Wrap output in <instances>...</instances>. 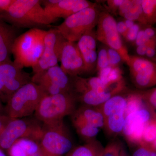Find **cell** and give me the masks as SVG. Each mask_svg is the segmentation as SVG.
Returning a JSON list of instances; mask_svg holds the SVG:
<instances>
[{
    "label": "cell",
    "mask_w": 156,
    "mask_h": 156,
    "mask_svg": "<svg viewBox=\"0 0 156 156\" xmlns=\"http://www.w3.org/2000/svg\"><path fill=\"white\" fill-rule=\"evenodd\" d=\"M104 148L101 142L95 139L73 148L66 156H101Z\"/></svg>",
    "instance_id": "obj_21"
},
{
    "label": "cell",
    "mask_w": 156,
    "mask_h": 156,
    "mask_svg": "<svg viewBox=\"0 0 156 156\" xmlns=\"http://www.w3.org/2000/svg\"><path fill=\"white\" fill-rule=\"evenodd\" d=\"M146 102L137 92H131L127 95V104L125 117L131 113L145 108Z\"/></svg>",
    "instance_id": "obj_24"
},
{
    "label": "cell",
    "mask_w": 156,
    "mask_h": 156,
    "mask_svg": "<svg viewBox=\"0 0 156 156\" xmlns=\"http://www.w3.org/2000/svg\"><path fill=\"white\" fill-rule=\"evenodd\" d=\"M156 138V126L154 118L147 124L143 136L142 142L139 146L149 147Z\"/></svg>",
    "instance_id": "obj_28"
},
{
    "label": "cell",
    "mask_w": 156,
    "mask_h": 156,
    "mask_svg": "<svg viewBox=\"0 0 156 156\" xmlns=\"http://www.w3.org/2000/svg\"><path fill=\"white\" fill-rule=\"evenodd\" d=\"M154 121L155 123L156 126V116L155 117H154Z\"/></svg>",
    "instance_id": "obj_51"
},
{
    "label": "cell",
    "mask_w": 156,
    "mask_h": 156,
    "mask_svg": "<svg viewBox=\"0 0 156 156\" xmlns=\"http://www.w3.org/2000/svg\"><path fill=\"white\" fill-rule=\"evenodd\" d=\"M77 101L73 93L46 95L35 112L36 118L44 124L60 122L65 117L72 114L76 108Z\"/></svg>",
    "instance_id": "obj_4"
},
{
    "label": "cell",
    "mask_w": 156,
    "mask_h": 156,
    "mask_svg": "<svg viewBox=\"0 0 156 156\" xmlns=\"http://www.w3.org/2000/svg\"><path fill=\"white\" fill-rule=\"evenodd\" d=\"M44 89L32 82L21 87L9 99L5 107V114L11 119H22L35 113L46 95Z\"/></svg>",
    "instance_id": "obj_3"
},
{
    "label": "cell",
    "mask_w": 156,
    "mask_h": 156,
    "mask_svg": "<svg viewBox=\"0 0 156 156\" xmlns=\"http://www.w3.org/2000/svg\"><path fill=\"white\" fill-rule=\"evenodd\" d=\"M38 120L28 119H11L0 136V148L9 150L18 140L23 138L39 142L43 131V126Z\"/></svg>",
    "instance_id": "obj_7"
},
{
    "label": "cell",
    "mask_w": 156,
    "mask_h": 156,
    "mask_svg": "<svg viewBox=\"0 0 156 156\" xmlns=\"http://www.w3.org/2000/svg\"><path fill=\"white\" fill-rule=\"evenodd\" d=\"M70 116L72 123H83L98 128H104V118L97 107L82 105L76 108Z\"/></svg>",
    "instance_id": "obj_17"
},
{
    "label": "cell",
    "mask_w": 156,
    "mask_h": 156,
    "mask_svg": "<svg viewBox=\"0 0 156 156\" xmlns=\"http://www.w3.org/2000/svg\"><path fill=\"white\" fill-rule=\"evenodd\" d=\"M16 38L13 29L0 23V45Z\"/></svg>",
    "instance_id": "obj_33"
},
{
    "label": "cell",
    "mask_w": 156,
    "mask_h": 156,
    "mask_svg": "<svg viewBox=\"0 0 156 156\" xmlns=\"http://www.w3.org/2000/svg\"><path fill=\"white\" fill-rule=\"evenodd\" d=\"M153 118L146 107L131 113L125 119L122 134L129 143L139 145L142 142L146 126Z\"/></svg>",
    "instance_id": "obj_12"
},
{
    "label": "cell",
    "mask_w": 156,
    "mask_h": 156,
    "mask_svg": "<svg viewBox=\"0 0 156 156\" xmlns=\"http://www.w3.org/2000/svg\"><path fill=\"white\" fill-rule=\"evenodd\" d=\"M107 48L108 54L109 66L112 67H119V66L121 63L122 62H124L121 55L116 50L108 47H107Z\"/></svg>",
    "instance_id": "obj_34"
},
{
    "label": "cell",
    "mask_w": 156,
    "mask_h": 156,
    "mask_svg": "<svg viewBox=\"0 0 156 156\" xmlns=\"http://www.w3.org/2000/svg\"><path fill=\"white\" fill-rule=\"evenodd\" d=\"M5 113V107L3 106L2 101L0 100V115L4 114Z\"/></svg>",
    "instance_id": "obj_47"
},
{
    "label": "cell",
    "mask_w": 156,
    "mask_h": 156,
    "mask_svg": "<svg viewBox=\"0 0 156 156\" xmlns=\"http://www.w3.org/2000/svg\"><path fill=\"white\" fill-rule=\"evenodd\" d=\"M59 62L62 69L71 77L86 73L83 60L76 42L66 40L62 45Z\"/></svg>",
    "instance_id": "obj_13"
},
{
    "label": "cell",
    "mask_w": 156,
    "mask_h": 156,
    "mask_svg": "<svg viewBox=\"0 0 156 156\" xmlns=\"http://www.w3.org/2000/svg\"><path fill=\"white\" fill-rule=\"evenodd\" d=\"M148 47V41L147 43L140 46L136 47V51L138 56L140 57L146 56V54L147 50Z\"/></svg>",
    "instance_id": "obj_44"
},
{
    "label": "cell",
    "mask_w": 156,
    "mask_h": 156,
    "mask_svg": "<svg viewBox=\"0 0 156 156\" xmlns=\"http://www.w3.org/2000/svg\"><path fill=\"white\" fill-rule=\"evenodd\" d=\"M141 6L147 25L156 23V0H141Z\"/></svg>",
    "instance_id": "obj_27"
},
{
    "label": "cell",
    "mask_w": 156,
    "mask_h": 156,
    "mask_svg": "<svg viewBox=\"0 0 156 156\" xmlns=\"http://www.w3.org/2000/svg\"><path fill=\"white\" fill-rule=\"evenodd\" d=\"M96 34L97 41L108 48L116 50L123 61L127 63L129 61L130 55L117 30V22L108 11L101 12Z\"/></svg>",
    "instance_id": "obj_8"
},
{
    "label": "cell",
    "mask_w": 156,
    "mask_h": 156,
    "mask_svg": "<svg viewBox=\"0 0 156 156\" xmlns=\"http://www.w3.org/2000/svg\"><path fill=\"white\" fill-rule=\"evenodd\" d=\"M71 78L72 93L75 96L92 90H105L109 87L106 86L98 76L84 78L76 76Z\"/></svg>",
    "instance_id": "obj_18"
},
{
    "label": "cell",
    "mask_w": 156,
    "mask_h": 156,
    "mask_svg": "<svg viewBox=\"0 0 156 156\" xmlns=\"http://www.w3.org/2000/svg\"><path fill=\"white\" fill-rule=\"evenodd\" d=\"M16 142L23 149L28 156L34 154L40 151L39 142L34 140L23 138L18 139Z\"/></svg>",
    "instance_id": "obj_29"
},
{
    "label": "cell",
    "mask_w": 156,
    "mask_h": 156,
    "mask_svg": "<svg viewBox=\"0 0 156 156\" xmlns=\"http://www.w3.org/2000/svg\"><path fill=\"white\" fill-rule=\"evenodd\" d=\"M108 66H109V62L107 48L106 47H103L99 49L98 53L96 70L98 72Z\"/></svg>",
    "instance_id": "obj_31"
},
{
    "label": "cell",
    "mask_w": 156,
    "mask_h": 156,
    "mask_svg": "<svg viewBox=\"0 0 156 156\" xmlns=\"http://www.w3.org/2000/svg\"><path fill=\"white\" fill-rule=\"evenodd\" d=\"M148 41L146 37L145 34H144V29L141 28L139 31L136 40L134 42V45L135 47L140 46V45L144 44L147 43Z\"/></svg>",
    "instance_id": "obj_40"
},
{
    "label": "cell",
    "mask_w": 156,
    "mask_h": 156,
    "mask_svg": "<svg viewBox=\"0 0 156 156\" xmlns=\"http://www.w3.org/2000/svg\"><path fill=\"white\" fill-rule=\"evenodd\" d=\"M76 131L81 138L87 142L95 140L99 131V128L83 123H73Z\"/></svg>",
    "instance_id": "obj_26"
},
{
    "label": "cell",
    "mask_w": 156,
    "mask_h": 156,
    "mask_svg": "<svg viewBox=\"0 0 156 156\" xmlns=\"http://www.w3.org/2000/svg\"><path fill=\"white\" fill-rule=\"evenodd\" d=\"M132 82L140 89H147L156 85V69L153 62L148 58L130 56L127 63Z\"/></svg>",
    "instance_id": "obj_11"
},
{
    "label": "cell",
    "mask_w": 156,
    "mask_h": 156,
    "mask_svg": "<svg viewBox=\"0 0 156 156\" xmlns=\"http://www.w3.org/2000/svg\"><path fill=\"white\" fill-rule=\"evenodd\" d=\"M31 82L40 86L48 95L72 93L71 77L66 73L58 65L34 74Z\"/></svg>",
    "instance_id": "obj_9"
},
{
    "label": "cell",
    "mask_w": 156,
    "mask_h": 156,
    "mask_svg": "<svg viewBox=\"0 0 156 156\" xmlns=\"http://www.w3.org/2000/svg\"><path fill=\"white\" fill-rule=\"evenodd\" d=\"M132 156H156V151L148 147L139 146Z\"/></svg>",
    "instance_id": "obj_36"
},
{
    "label": "cell",
    "mask_w": 156,
    "mask_h": 156,
    "mask_svg": "<svg viewBox=\"0 0 156 156\" xmlns=\"http://www.w3.org/2000/svg\"><path fill=\"white\" fill-rule=\"evenodd\" d=\"M41 2L44 5L45 12L53 22L59 18L66 19L94 4L87 0H47Z\"/></svg>",
    "instance_id": "obj_14"
},
{
    "label": "cell",
    "mask_w": 156,
    "mask_h": 156,
    "mask_svg": "<svg viewBox=\"0 0 156 156\" xmlns=\"http://www.w3.org/2000/svg\"><path fill=\"white\" fill-rule=\"evenodd\" d=\"M47 33L43 30L31 28L17 37L12 50L14 64L21 69L36 66L44 52Z\"/></svg>",
    "instance_id": "obj_1"
},
{
    "label": "cell",
    "mask_w": 156,
    "mask_h": 156,
    "mask_svg": "<svg viewBox=\"0 0 156 156\" xmlns=\"http://www.w3.org/2000/svg\"><path fill=\"white\" fill-rule=\"evenodd\" d=\"M123 1V0H108L107 1L109 10L114 14L118 12L119 8Z\"/></svg>",
    "instance_id": "obj_38"
},
{
    "label": "cell",
    "mask_w": 156,
    "mask_h": 156,
    "mask_svg": "<svg viewBox=\"0 0 156 156\" xmlns=\"http://www.w3.org/2000/svg\"><path fill=\"white\" fill-rule=\"evenodd\" d=\"M10 156H28L17 143L15 142L8 150Z\"/></svg>",
    "instance_id": "obj_37"
},
{
    "label": "cell",
    "mask_w": 156,
    "mask_h": 156,
    "mask_svg": "<svg viewBox=\"0 0 156 156\" xmlns=\"http://www.w3.org/2000/svg\"><path fill=\"white\" fill-rule=\"evenodd\" d=\"M65 40L56 28L47 31L44 52L37 64L32 68L34 74L58 65L62 45Z\"/></svg>",
    "instance_id": "obj_10"
},
{
    "label": "cell",
    "mask_w": 156,
    "mask_h": 156,
    "mask_svg": "<svg viewBox=\"0 0 156 156\" xmlns=\"http://www.w3.org/2000/svg\"><path fill=\"white\" fill-rule=\"evenodd\" d=\"M126 89L125 81L112 85L107 89L101 91L92 90L84 92L76 96L77 101L82 105L97 107L106 102L115 95L121 94Z\"/></svg>",
    "instance_id": "obj_15"
},
{
    "label": "cell",
    "mask_w": 156,
    "mask_h": 156,
    "mask_svg": "<svg viewBox=\"0 0 156 156\" xmlns=\"http://www.w3.org/2000/svg\"><path fill=\"white\" fill-rule=\"evenodd\" d=\"M123 147L118 140H114L104 148L101 156H120Z\"/></svg>",
    "instance_id": "obj_30"
},
{
    "label": "cell",
    "mask_w": 156,
    "mask_h": 156,
    "mask_svg": "<svg viewBox=\"0 0 156 156\" xmlns=\"http://www.w3.org/2000/svg\"><path fill=\"white\" fill-rule=\"evenodd\" d=\"M132 1L133 0H123L118 11V13L120 16L123 17L124 14L128 12L132 5Z\"/></svg>",
    "instance_id": "obj_39"
},
{
    "label": "cell",
    "mask_w": 156,
    "mask_h": 156,
    "mask_svg": "<svg viewBox=\"0 0 156 156\" xmlns=\"http://www.w3.org/2000/svg\"><path fill=\"white\" fill-rule=\"evenodd\" d=\"M123 17L125 19L137 21L143 25H147L141 6V0H133L131 8Z\"/></svg>",
    "instance_id": "obj_25"
},
{
    "label": "cell",
    "mask_w": 156,
    "mask_h": 156,
    "mask_svg": "<svg viewBox=\"0 0 156 156\" xmlns=\"http://www.w3.org/2000/svg\"><path fill=\"white\" fill-rule=\"evenodd\" d=\"M4 16L9 22L21 27L34 28L54 22L46 14L41 1L37 0H14Z\"/></svg>",
    "instance_id": "obj_2"
},
{
    "label": "cell",
    "mask_w": 156,
    "mask_h": 156,
    "mask_svg": "<svg viewBox=\"0 0 156 156\" xmlns=\"http://www.w3.org/2000/svg\"><path fill=\"white\" fill-rule=\"evenodd\" d=\"M39 143L44 156H62L66 154L73 148L72 140L63 120L44 124Z\"/></svg>",
    "instance_id": "obj_6"
},
{
    "label": "cell",
    "mask_w": 156,
    "mask_h": 156,
    "mask_svg": "<svg viewBox=\"0 0 156 156\" xmlns=\"http://www.w3.org/2000/svg\"><path fill=\"white\" fill-rule=\"evenodd\" d=\"M120 156H129L124 147L122 149Z\"/></svg>",
    "instance_id": "obj_48"
},
{
    "label": "cell",
    "mask_w": 156,
    "mask_h": 156,
    "mask_svg": "<svg viewBox=\"0 0 156 156\" xmlns=\"http://www.w3.org/2000/svg\"><path fill=\"white\" fill-rule=\"evenodd\" d=\"M137 92L146 103L156 108V88Z\"/></svg>",
    "instance_id": "obj_32"
},
{
    "label": "cell",
    "mask_w": 156,
    "mask_h": 156,
    "mask_svg": "<svg viewBox=\"0 0 156 156\" xmlns=\"http://www.w3.org/2000/svg\"><path fill=\"white\" fill-rule=\"evenodd\" d=\"M30 156H43V154L41 151V150H40V151L38 152L37 153L34 154L32 155H31Z\"/></svg>",
    "instance_id": "obj_49"
},
{
    "label": "cell",
    "mask_w": 156,
    "mask_h": 156,
    "mask_svg": "<svg viewBox=\"0 0 156 156\" xmlns=\"http://www.w3.org/2000/svg\"><path fill=\"white\" fill-rule=\"evenodd\" d=\"M124 21L128 30L131 28L135 23L134 21L130 20L125 19Z\"/></svg>",
    "instance_id": "obj_46"
},
{
    "label": "cell",
    "mask_w": 156,
    "mask_h": 156,
    "mask_svg": "<svg viewBox=\"0 0 156 156\" xmlns=\"http://www.w3.org/2000/svg\"><path fill=\"white\" fill-rule=\"evenodd\" d=\"M117 30L120 35L122 36L125 38L126 34H127L128 29L124 20L117 22Z\"/></svg>",
    "instance_id": "obj_43"
},
{
    "label": "cell",
    "mask_w": 156,
    "mask_h": 156,
    "mask_svg": "<svg viewBox=\"0 0 156 156\" xmlns=\"http://www.w3.org/2000/svg\"><path fill=\"white\" fill-rule=\"evenodd\" d=\"M14 0H0V10L4 11H7Z\"/></svg>",
    "instance_id": "obj_45"
},
{
    "label": "cell",
    "mask_w": 156,
    "mask_h": 156,
    "mask_svg": "<svg viewBox=\"0 0 156 156\" xmlns=\"http://www.w3.org/2000/svg\"><path fill=\"white\" fill-rule=\"evenodd\" d=\"M151 60L153 62L154 65L156 69V58H151V59H149Z\"/></svg>",
    "instance_id": "obj_50"
},
{
    "label": "cell",
    "mask_w": 156,
    "mask_h": 156,
    "mask_svg": "<svg viewBox=\"0 0 156 156\" xmlns=\"http://www.w3.org/2000/svg\"><path fill=\"white\" fill-rule=\"evenodd\" d=\"M96 33L92 30L84 34L77 43L87 73L96 69L98 53Z\"/></svg>",
    "instance_id": "obj_16"
},
{
    "label": "cell",
    "mask_w": 156,
    "mask_h": 156,
    "mask_svg": "<svg viewBox=\"0 0 156 156\" xmlns=\"http://www.w3.org/2000/svg\"><path fill=\"white\" fill-rule=\"evenodd\" d=\"M141 29L140 24L135 23L131 28L128 30L125 38L127 41L131 43L133 42L134 43L136 40L139 31Z\"/></svg>",
    "instance_id": "obj_35"
},
{
    "label": "cell",
    "mask_w": 156,
    "mask_h": 156,
    "mask_svg": "<svg viewBox=\"0 0 156 156\" xmlns=\"http://www.w3.org/2000/svg\"><path fill=\"white\" fill-rule=\"evenodd\" d=\"M125 113L111 115L104 118V128L107 134L115 136L122 133L125 123Z\"/></svg>",
    "instance_id": "obj_22"
},
{
    "label": "cell",
    "mask_w": 156,
    "mask_h": 156,
    "mask_svg": "<svg viewBox=\"0 0 156 156\" xmlns=\"http://www.w3.org/2000/svg\"><path fill=\"white\" fill-rule=\"evenodd\" d=\"M127 104V95L121 94L115 95L100 106L97 107L104 118L124 113Z\"/></svg>",
    "instance_id": "obj_20"
},
{
    "label": "cell",
    "mask_w": 156,
    "mask_h": 156,
    "mask_svg": "<svg viewBox=\"0 0 156 156\" xmlns=\"http://www.w3.org/2000/svg\"><path fill=\"white\" fill-rule=\"evenodd\" d=\"M11 118L5 114L0 115V136L7 124L11 121Z\"/></svg>",
    "instance_id": "obj_42"
},
{
    "label": "cell",
    "mask_w": 156,
    "mask_h": 156,
    "mask_svg": "<svg viewBox=\"0 0 156 156\" xmlns=\"http://www.w3.org/2000/svg\"><path fill=\"white\" fill-rule=\"evenodd\" d=\"M25 72L11 60L0 64V98L5 88Z\"/></svg>",
    "instance_id": "obj_19"
},
{
    "label": "cell",
    "mask_w": 156,
    "mask_h": 156,
    "mask_svg": "<svg viewBox=\"0 0 156 156\" xmlns=\"http://www.w3.org/2000/svg\"><path fill=\"white\" fill-rule=\"evenodd\" d=\"M144 29L146 37L148 41L156 38V29L152 26L146 25V27Z\"/></svg>",
    "instance_id": "obj_41"
},
{
    "label": "cell",
    "mask_w": 156,
    "mask_h": 156,
    "mask_svg": "<svg viewBox=\"0 0 156 156\" xmlns=\"http://www.w3.org/2000/svg\"><path fill=\"white\" fill-rule=\"evenodd\" d=\"M101 12L94 3L65 19L56 29L66 40L78 42L84 34L93 30L97 25Z\"/></svg>",
    "instance_id": "obj_5"
},
{
    "label": "cell",
    "mask_w": 156,
    "mask_h": 156,
    "mask_svg": "<svg viewBox=\"0 0 156 156\" xmlns=\"http://www.w3.org/2000/svg\"><path fill=\"white\" fill-rule=\"evenodd\" d=\"M98 77L108 87L119 83L123 78L119 67L108 66L98 72Z\"/></svg>",
    "instance_id": "obj_23"
}]
</instances>
